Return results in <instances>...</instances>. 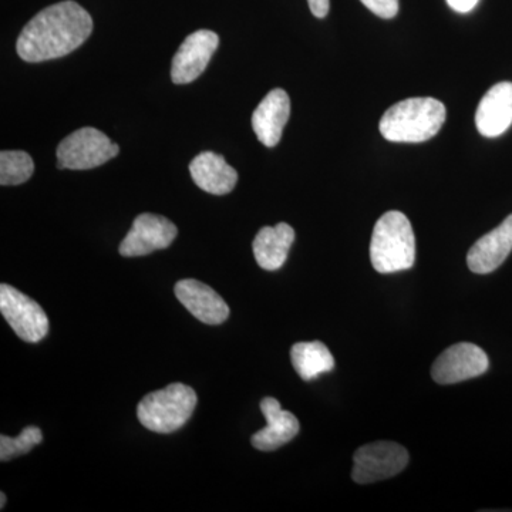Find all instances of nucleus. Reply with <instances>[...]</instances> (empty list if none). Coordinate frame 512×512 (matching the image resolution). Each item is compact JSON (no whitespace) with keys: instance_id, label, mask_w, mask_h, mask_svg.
I'll return each mask as SVG.
<instances>
[{"instance_id":"1a4fd4ad","label":"nucleus","mask_w":512,"mask_h":512,"mask_svg":"<svg viewBox=\"0 0 512 512\" xmlns=\"http://www.w3.org/2000/svg\"><path fill=\"white\" fill-rule=\"evenodd\" d=\"M178 229L168 218L156 214H141L121 241L120 254L126 258L144 256L173 244Z\"/></svg>"},{"instance_id":"6ab92c4d","label":"nucleus","mask_w":512,"mask_h":512,"mask_svg":"<svg viewBox=\"0 0 512 512\" xmlns=\"http://www.w3.org/2000/svg\"><path fill=\"white\" fill-rule=\"evenodd\" d=\"M35 171L32 157L25 151L0 153V185H20L30 180Z\"/></svg>"},{"instance_id":"4468645a","label":"nucleus","mask_w":512,"mask_h":512,"mask_svg":"<svg viewBox=\"0 0 512 512\" xmlns=\"http://www.w3.org/2000/svg\"><path fill=\"white\" fill-rule=\"evenodd\" d=\"M512 124V83L501 82L484 94L476 113L481 136L494 138L504 134Z\"/></svg>"},{"instance_id":"f257e3e1","label":"nucleus","mask_w":512,"mask_h":512,"mask_svg":"<svg viewBox=\"0 0 512 512\" xmlns=\"http://www.w3.org/2000/svg\"><path fill=\"white\" fill-rule=\"evenodd\" d=\"M93 32V19L73 0H64L40 10L23 28L16 43L20 59L46 62L69 55L83 45Z\"/></svg>"},{"instance_id":"f8f14e48","label":"nucleus","mask_w":512,"mask_h":512,"mask_svg":"<svg viewBox=\"0 0 512 512\" xmlns=\"http://www.w3.org/2000/svg\"><path fill=\"white\" fill-rule=\"evenodd\" d=\"M174 292L187 311L205 325H221L228 319L229 308L224 299L197 279L177 282Z\"/></svg>"},{"instance_id":"b1692460","label":"nucleus","mask_w":512,"mask_h":512,"mask_svg":"<svg viewBox=\"0 0 512 512\" xmlns=\"http://www.w3.org/2000/svg\"><path fill=\"white\" fill-rule=\"evenodd\" d=\"M0 498H2V504H0V508H5V503H6V494L5 493H2L0 494Z\"/></svg>"},{"instance_id":"f03ea898","label":"nucleus","mask_w":512,"mask_h":512,"mask_svg":"<svg viewBox=\"0 0 512 512\" xmlns=\"http://www.w3.org/2000/svg\"><path fill=\"white\" fill-rule=\"evenodd\" d=\"M447 111L433 97H413L393 104L380 120V133L392 143H423L436 136Z\"/></svg>"},{"instance_id":"aec40b11","label":"nucleus","mask_w":512,"mask_h":512,"mask_svg":"<svg viewBox=\"0 0 512 512\" xmlns=\"http://www.w3.org/2000/svg\"><path fill=\"white\" fill-rule=\"evenodd\" d=\"M42 441V430L35 426L26 427L18 437L0 436V460L10 461L12 458L28 454Z\"/></svg>"},{"instance_id":"dca6fc26","label":"nucleus","mask_w":512,"mask_h":512,"mask_svg":"<svg viewBox=\"0 0 512 512\" xmlns=\"http://www.w3.org/2000/svg\"><path fill=\"white\" fill-rule=\"evenodd\" d=\"M190 173L197 187L212 195L229 194L238 183L237 170L212 151L198 154L191 161Z\"/></svg>"},{"instance_id":"f3484780","label":"nucleus","mask_w":512,"mask_h":512,"mask_svg":"<svg viewBox=\"0 0 512 512\" xmlns=\"http://www.w3.org/2000/svg\"><path fill=\"white\" fill-rule=\"evenodd\" d=\"M293 241L295 231L285 222H279L275 227L262 228L252 245L256 262L265 271H278L288 259Z\"/></svg>"},{"instance_id":"412c9836","label":"nucleus","mask_w":512,"mask_h":512,"mask_svg":"<svg viewBox=\"0 0 512 512\" xmlns=\"http://www.w3.org/2000/svg\"><path fill=\"white\" fill-rule=\"evenodd\" d=\"M370 12L383 19L396 18L399 13V0H360Z\"/></svg>"},{"instance_id":"ddd939ff","label":"nucleus","mask_w":512,"mask_h":512,"mask_svg":"<svg viewBox=\"0 0 512 512\" xmlns=\"http://www.w3.org/2000/svg\"><path fill=\"white\" fill-rule=\"evenodd\" d=\"M261 412L266 421L265 429L252 436V446L259 451H275L298 436L301 424L295 414L282 409L274 397H265L261 402Z\"/></svg>"},{"instance_id":"39448f33","label":"nucleus","mask_w":512,"mask_h":512,"mask_svg":"<svg viewBox=\"0 0 512 512\" xmlns=\"http://www.w3.org/2000/svg\"><path fill=\"white\" fill-rule=\"evenodd\" d=\"M120 147L106 134L83 127L64 138L57 147V167L63 170H92L119 156Z\"/></svg>"},{"instance_id":"423d86ee","label":"nucleus","mask_w":512,"mask_h":512,"mask_svg":"<svg viewBox=\"0 0 512 512\" xmlns=\"http://www.w3.org/2000/svg\"><path fill=\"white\" fill-rule=\"evenodd\" d=\"M409 464L406 448L393 441H376L357 448L352 478L357 484H372L402 473Z\"/></svg>"},{"instance_id":"2eb2a0df","label":"nucleus","mask_w":512,"mask_h":512,"mask_svg":"<svg viewBox=\"0 0 512 512\" xmlns=\"http://www.w3.org/2000/svg\"><path fill=\"white\" fill-rule=\"evenodd\" d=\"M289 116L291 100L285 90L275 89L266 94L252 114V127L258 140L266 147H275L281 141Z\"/></svg>"},{"instance_id":"9b49d317","label":"nucleus","mask_w":512,"mask_h":512,"mask_svg":"<svg viewBox=\"0 0 512 512\" xmlns=\"http://www.w3.org/2000/svg\"><path fill=\"white\" fill-rule=\"evenodd\" d=\"M512 251V214L493 231L478 239L467 254L471 272L487 275L504 264Z\"/></svg>"},{"instance_id":"a211bd4d","label":"nucleus","mask_w":512,"mask_h":512,"mask_svg":"<svg viewBox=\"0 0 512 512\" xmlns=\"http://www.w3.org/2000/svg\"><path fill=\"white\" fill-rule=\"evenodd\" d=\"M292 365L305 382L335 369V359L322 342L295 343L291 349Z\"/></svg>"},{"instance_id":"9d476101","label":"nucleus","mask_w":512,"mask_h":512,"mask_svg":"<svg viewBox=\"0 0 512 512\" xmlns=\"http://www.w3.org/2000/svg\"><path fill=\"white\" fill-rule=\"evenodd\" d=\"M220 45V37L212 30H198L184 40L173 59L171 79L175 84L197 80L207 69L211 57Z\"/></svg>"},{"instance_id":"5701e85b","label":"nucleus","mask_w":512,"mask_h":512,"mask_svg":"<svg viewBox=\"0 0 512 512\" xmlns=\"http://www.w3.org/2000/svg\"><path fill=\"white\" fill-rule=\"evenodd\" d=\"M480 0H447L448 6L458 13L471 12L478 5Z\"/></svg>"},{"instance_id":"7ed1b4c3","label":"nucleus","mask_w":512,"mask_h":512,"mask_svg":"<svg viewBox=\"0 0 512 512\" xmlns=\"http://www.w3.org/2000/svg\"><path fill=\"white\" fill-rule=\"evenodd\" d=\"M370 261L379 274L412 268L416 262V238L403 212H386L376 222L370 241Z\"/></svg>"},{"instance_id":"0eeeda50","label":"nucleus","mask_w":512,"mask_h":512,"mask_svg":"<svg viewBox=\"0 0 512 512\" xmlns=\"http://www.w3.org/2000/svg\"><path fill=\"white\" fill-rule=\"evenodd\" d=\"M0 312L25 342H40L49 333V318L42 306L8 284L0 285Z\"/></svg>"},{"instance_id":"4be33fe9","label":"nucleus","mask_w":512,"mask_h":512,"mask_svg":"<svg viewBox=\"0 0 512 512\" xmlns=\"http://www.w3.org/2000/svg\"><path fill=\"white\" fill-rule=\"evenodd\" d=\"M309 9L316 18L323 19L328 16L330 3L329 0H308Z\"/></svg>"},{"instance_id":"6e6552de","label":"nucleus","mask_w":512,"mask_h":512,"mask_svg":"<svg viewBox=\"0 0 512 512\" xmlns=\"http://www.w3.org/2000/svg\"><path fill=\"white\" fill-rule=\"evenodd\" d=\"M488 367L490 360L483 349L473 343H457L437 357L431 377L439 384H456L484 375Z\"/></svg>"},{"instance_id":"20e7f679","label":"nucleus","mask_w":512,"mask_h":512,"mask_svg":"<svg viewBox=\"0 0 512 512\" xmlns=\"http://www.w3.org/2000/svg\"><path fill=\"white\" fill-rule=\"evenodd\" d=\"M197 403V393L192 387L183 383L170 384L141 400L137 407L138 420L154 433H174L188 423Z\"/></svg>"}]
</instances>
